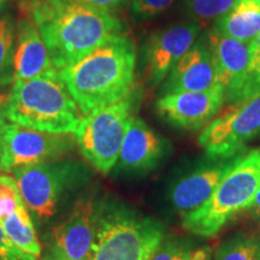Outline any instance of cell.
Instances as JSON below:
<instances>
[{"label": "cell", "mask_w": 260, "mask_h": 260, "mask_svg": "<svg viewBox=\"0 0 260 260\" xmlns=\"http://www.w3.org/2000/svg\"><path fill=\"white\" fill-rule=\"evenodd\" d=\"M260 135V95L234 104L201 133L199 145L214 160L237 157L247 142Z\"/></svg>", "instance_id": "ba28073f"}, {"label": "cell", "mask_w": 260, "mask_h": 260, "mask_svg": "<svg viewBox=\"0 0 260 260\" xmlns=\"http://www.w3.org/2000/svg\"><path fill=\"white\" fill-rule=\"evenodd\" d=\"M15 25L12 19L0 17V87L14 83Z\"/></svg>", "instance_id": "44dd1931"}, {"label": "cell", "mask_w": 260, "mask_h": 260, "mask_svg": "<svg viewBox=\"0 0 260 260\" xmlns=\"http://www.w3.org/2000/svg\"><path fill=\"white\" fill-rule=\"evenodd\" d=\"M216 84L218 82L212 54L207 44L199 40L172 68L162 86V93L200 92Z\"/></svg>", "instance_id": "9a60e30c"}, {"label": "cell", "mask_w": 260, "mask_h": 260, "mask_svg": "<svg viewBox=\"0 0 260 260\" xmlns=\"http://www.w3.org/2000/svg\"><path fill=\"white\" fill-rule=\"evenodd\" d=\"M50 260H52V259H50Z\"/></svg>", "instance_id": "d6a6232c"}, {"label": "cell", "mask_w": 260, "mask_h": 260, "mask_svg": "<svg viewBox=\"0 0 260 260\" xmlns=\"http://www.w3.org/2000/svg\"><path fill=\"white\" fill-rule=\"evenodd\" d=\"M0 260H35L34 255L23 252L10 241L2 224H0Z\"/></svg>", "instance_id": "4316f807"}, {"label": "cell", "mask_w": 260, "mask_h": 260, "mask_svg": "<svg viewBox=\"0 0 260 260\" xmlns=\"http://www.w3.org/2000/svg\"><path fill=\"white\" fill-rule=\"evenodd\" d=\"M236 0H187V10L198 21L218 19L225 15Z\"/></svg>", "instance_id": "cb8c5ba5"}, {"label": "cell", "mask_w": 260, "mask_h": 260, "mask_svg": "<svg viewBox=\"0 0 260 260\" xmlns=\"http://www.w3.org/2000/svg\"><path fill=\"white\" fill-rule=\"evenodd\" d=\"M5 119L3 116L2 111H0V152H2V146H3V139H4V130H5Z\"/></svg>", "instance_id": "f546056e"}, {"label": "cell", "mask_w": 260, "mask_h": 260, "mask_svg": "<svg viewBox=\"0 0 260 260\" xmlns=\"http://www.w3.org/2000/svg\"><path fill=\"white\" fill-rule=\"evenodd\" d=\"M234 160L235 158L217 160L216 164L204 165L178 178L170 190L175 210L183 217L203 206L232 169Z\"/></svg>", "instance_id": "4fadbf2b"}, {"label": "cell", "mask_w": 260, "mask_h": 260, "mask_svg": "<svg viewBox=\"0 0 260 260\" xmlns=\"http://www.w3.org/2000/svg\"><path fill=\"white\" fill-rule=\"evenodd\" d=\"M214 30L251 44L260 32V0H236L233 8L217 19Z\"/></svg>", "instance_id": "ac0fdd59"}, {"label": "cell", "mask_w": 260, "mask_h": 260, "mask_svg": "<svg viewBox=\"0 0 260 260\" xmlns=\"http://www.w3.org/2000/svg\"><path fill=\"white\" fill-rule=\"evenodd\" d=\"M260 190V147L237 155L232 169L209 200L182 217V225L195 236L210 237L241 213Z\"/></svg>", "instance_id": "277c9868"}, {"label": "cell", "mask_w": 260, "mask_h": 260, "mask_svg": "<svg viewBox=\"0 0 260 260\" xmlns=\"http://www.w3.org/2000/svg\"><path fill=\"white\" fill-rule=\"evenodd\" d=\"M149 260H212V249L183 240H172L160 245Z\"/></svg>", "instance_id": "7402d4cb"}, {"label": "cell", "mask_w": 260, "mask_h": 260, "mask_svg": "<svg viewBox=\"0 0 260 260\" xmlns=\"http://www.w3.org/2000/svg\"><path fill=\"white\" fill-rule=\"evenodd\" d=\"M260 95V32L251 42V60L245 80L228 104H240Z\"/></svg>", "instance_id": "603a6c76"}, {"label": "cell", "mask_w": 260, "mask_h": 260, "mask_svg": "<svg viewBox=\"0 0 260 260\" xmlns=\"http://www.w3.org/2000/svg\"><path fill=\"white\" fill-rule=\"evenodd\" d=\"M241 213L246 214V216L252 217V218H260V190L255 194L253 200L248 204V206L242 211Z\"/></svg>", "instance_id": "f1b7e54d"}, {"label": "cell", "mask_w": 260, "mask_h": 260, "mask_svg": "<svg viewBox=\"0 0 260 260\" xmlns=\"http://www.w3.org/2000/svg\"><path fill=\"white\" fill-rule=\"evenodd\" d=\"M168 147L167 140L133 116L119 152V168L129 171L153 170L167 155Z\"/></svg>", "instance_id": "5bb4252c"}, {"label": "cell", "mask_w": 260, "mask_h": 260, "mask_svg": "<svg viewBox=\"0 0 260 260\" xmlns=\"http://www.w3.org/2000/svg\"><path fill=\"white\" fill-rule=\"evenodd\" d=\"M212 260H260V239L245 234L230 237L214 252Z\"/></svg>", "instance_id": "ffe728a7"}, {"label": "cell", "mask_w": 260, "mask_h": 260, "mask_svg": "<svg viewBox=\"0 0 260 260\" xmlns=\"http://www.w3.org/2000/svg\"><path fill=\"white\" fill-rule=\"evenodd\" d=\"M255 232H256V236L260 239V218L255 219Z\"/></svg>", "instance_id": "4dcf8cb0"}, {"label": "cell", "mask_w": 260, "mask_h": 260, "mask_svg": "<svg viewBox=\"0 0 260 260\" xmlns=\"http://www.w3.org/2000/svg\"><path fill=\"white\" fill-rule=\"evenodd\" d=\"M10 241L19 249L34 255L35 258L41 254V245L39 242L34 224L25 205L12 213L5 220L0 223Z\"/></svg>", "instance_id": "d6986e66"}, {"label": "cell", "mask_w": 260, "mask_h": 260, "mask_svg": "<svg viewBox=\"0 0 260 260\" xmlns=\"http://www.w3.org/2000/svg\"><path fill=\"white\" fill-rule=\"evenodd\" d=\"M200 30V22L193 21L161 29L147 39L142 48V68L151 86L167 79L172 68L195 44Z\"/></svg>", "instance_id": "8fae6325"}, {"label": "cell", "mask_w": 260, "mask_h": 260, "mask_svg": "<svg viewBox=\"0 0 260 260\" xmlns=\"http://www.w3.org/2000/svg\"><path fill=\"white\" fill-rule=\"evenodd\" d=\"M24 205L16 180L0 175V223Z\"/></svg>", "instance_id": "d4e9b609"}, {"label": "cell", "mask_w": 260, "mask_h": 260, "mask_svg": "<svg viewBox=\"0 0 260 260\" xmlns=\"http://www.w3.org/2000/svg\"><path fill=\"white\" fill-rule=\"evenodd\" d=\"M225 103L220 84L200 92L164 94L157 102V112L175 128L198 130L209 123Z\"/></svg>", "instance_id": "7c38bea8"}, {"label": "cell", "mask_w": 260, "mask_h": 260, "mask_svg": "<svg viewBox=\"0 0 260 260\" xmlns=\"http://www.w3.org/2000/svg\"><path fill=\"white\" fill-rule=\"evenodd\" d=\"M164 226L128 207L104 203L92 260H149L160 247Z\"/></svg>", "instance_id": "5b68a950"}, {"label": "cell", "mask_w": 260, "mask_h": 260, "mask_svg": "<svg viewBox=\"0 0 260 260\" xmlns=\"http://www.w3.org/2000/svg\"><path fill=\"white\" fill-rule=\"evenodd\" d=\"M25 9L57 70L82 59L124 29L111 12L73 0H30Z\"/></svg>", "instance_id": "6da1fadb"}, {"label": "cell", "mask_w": 260, "mask_h": 260, "mask_svg": "<svg viewBox=\"0 0 260 260\" xmlns=\"http://www.w3.org/2000/svg\"><path fill=\"white\" fill-rule=\"evenodd\" d=\"M73 2L80 3V4L90 6V8L102 10V11L111 12L112 10L118 9L126 0H73Z\"/></svg>", "instance_id": "83f0119b"}, {"label": "cell", "mask_w": 260, "mask_h": 260, "mask_svg": "<svg viewBox=\"0 0 260 260\" xmlns=\"http://www.w3.org/2000/svg\"><path fill=\"white\" fill-rule=\"evenodd\" d=\"M4 2H5V0H0V6L4 4Z\"/></svg>", "instance_id": "1f68e13d"}, {"label": "cell", "mask_w": 260, "mask_h": 260, "mask_svg": "<svg viewBox=\"0 0 260 260\" xmlns=\"http://www.w3.org/2000/svg\"><path fill=\"white\" fill-rule=\"evenodd\" d=\"M4 115L15 124L52 134H75L82 119L57 69L14 82Z\"/></svg>", "instance_id": "3957f363"}, {"label": "cell", "mask_w": 260, "mask_h": 260, "mask_svg": "<svg viewBox=\"0 0 260 260\" xmlns=\"http://www.w3.org/2000/svg\"><path fill=\"white\" fill-rule=\"evenodd\" d=\"M136 52L132 39L118 35L59 70L83 116L118 103L134 92Z\"/></svg>", "instance_id": "7a4b0ae2"}, {"label": "cell", "mask_w": 260, "mask_h": 260, "mask_svg": "<svg viewBox=\"0 0 260 260\" xmlns=\"http://www.w3.org/2000/svg\"><path fill=\"white\" fill-rule=\"evenodd\" d=\"M14 174L25 206L38 220L46 222L82 172L75 162L48 161L19 168Z\"/></svg>", "instance_id": "52a82bcc"}, {"label": "cell", "mask_w": 260, "mask_h": 260, "mask_svg": "<svg viewBox=\"0 0 260 260\" xmlns=\"http://www.w3.org/2000/svg\"><path fill=\"white\" fill-rule=\"evenodd\" d=\"M134 95L133 92L121 102L83 116L75 133L81 153L103 174H109L118 161L123 139L133 117Z\"/></svg>", "instance_id": "8992f818"}, {"label": "cell", "mask_w": 260, "mask_h": 260, "mask_svg": "<svg viewBox=\"0 0 260 260\" xmlns=\"http://www.w3.org/2000/svg\"><path fill=\"white\" fill-rule=\"evenodd\" d=\"M176 0H133L130 12L138 21L154 18L174 5Z\"/></svg>", "instance_id": "484cf974"}, {"label": "cell", "mask_w": 260, "mask_h": 260, "mask_svg": "<svg viewBox=\"0 0 260 260\" xmlns=\"http://www.w3.org/2000/svg\"><path fill=\"white\" fill-rule=\"evenodd\" d=\"M14 68V82L35 79L56 69L40 31L29 17L18 25Z\"/></svg>", "instance_id": "e0dca14e"}, {"label": "cell", "mask_w": 260, "mask_h": 260, "mask_svg": "<svg viewBox=\"0 0 260 260\" xmlns=\"http://www.w3.org/2000/svg\"><path fill=\"white\" fill-rule=\"evenodd\" d=\"M73 148L67 134H52L25 126L6 124L0 152V170L14 172L19 168L59 159Z\"/></svg>", "instance_id": "9c48e42d"}, {"label": "cell", "mask_w": 260, "mask_h": 260, "mask_svg": "<svg viewBox=\"0 0 260 260\" xmlns=\"http://www.w3.org/2000/svg\"><path fill=\"white\" fill-rule=\"evenodd\" d=\"M103 206L104 203L92 197L76 204L70 216L52 233V260H92Z\"/></svg>", "instance_id": "30bf717a"}, {"label": "cell", "mask_w": 260, "mask_h": 260, "mask_svg": "<svg viewBox=\"0 0 260 260\" xmlns=\"http://www.w3.org/2000/svg\"><path fill=\"white\" fill-rule=\"evenodd\" d=\"M206 39L216 65L217 82L225 90V102L229 103L246 77L251 60V44L224 37L214 29Z\"/></svg>", "instance_id": "2e32d148"}]
</instances>
